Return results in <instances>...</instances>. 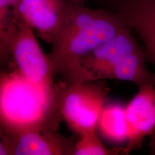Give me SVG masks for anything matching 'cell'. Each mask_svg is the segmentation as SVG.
I'll use <instances>...</instances> for the list:
<instances>
[{
	"mask_svg": "<svg viewBox=\"0 0 155 155\" xmlns=\"http://www.w3.org/2000/svg\"><path fill=\"white\" fill-rule=\"evenodd\" d=\"M129 29L109 9L71 2L63 28L48 54L54 75L63 76L97 47Z\"/></svg>",
	"mask_w": 155,
	"mask_h": 155,
	"instance_id": "1",
	"label": "cell"
},
{
	"mask_svg": "<svg viewBox=\"0 0 155 155\" xmlns=\"http://www.w3.org/2000/svg\"><path fill=\"white\" fill-rule=\"evenodd\" d=\"M61 117L55 88L29 81L16 69L0 73V124L7 134L57 129Z\"/></svg>",
	"mask_w": 155,
	"mask_h": 155,
	"instance_id": "2",
	"label": "cell"
},
{
	"mask_svg": "<svg viewBox=\"0 0 155 155\" xmlns=\"http://www.w3.org/2000/svg\"><path fill=\"white\" fill-rule=\"evenodd\" d=\"M108 88L101 81L55 84L58 112L71 131L79 136L97 131V123L106 104Z\"/></svg>",
	"mask_w": 155,
	"mask_h": 155,
	"instance_id": "3",
	"label": "cell"
},
{
	"mask_svg": "<svg viewBox=\"0 0 155 155\" xmlns=\"http://www.w3.org/2000/svg\"><path fill=\"white\" fill-rule=\"evenodd\" d=\"M131 29L110 39L71 67L63 75L68 82H94L108 75L124 57L141 48Z\"/></svg>",
	"mask_w": 155,
	"mask_h": 155,
	"instance_id": "4",
	"label": "cell"
},
{
	"mask_svg": "<svg viewBox=\"0 0 155 155\" xmlns=\"http://www.w3.org/2000/svg\"><path fill=\"white\" fill-rule=\"evenodd\" d=\"M10 55L17 71L25 78L40 86L55 88L51 63L42 50L35 31L17 22V29L10 47Z\"/></svg>",
	"mask_w": 155,
	"mask_h": 155,
	"instance_id": "5",
	"label": "cell"
},
{
	"mask_svg": "<svg viewBox=\"0 0 155 155\" xmlns=\"http://www.w3.org/2000/svg\"><path fill=\"white\" fill-rule=\"evenodd\" d=\"M70 3L68 0H15L12 14L16 22L28 25L52 45L63 28Z\"/></svg>",
	"mask_w": 155,
	"mask_h": 155,
	"instance_id": "6",
	"label": "cell"
},
{
	"mask_svg": "<svg viewBox=\"0 0 155 155\" xmlns=\"http://www.w3.org/2000/svg\"><path fill=\"white\" fill-rule=\"evenodd\" d=\"M126 22L144 45L147 61L155 68V0H103Z\"/></svg>",
	"mask_w": 155,
	"mask_h": 155,
	"instance_id": "7",
	"label": "cell"
},
{
	"mask_svg": "<svg viewBox=\"0 0 155 155\" xmlns=\"http://www.w3.org/2000/svg\"><path fill=\"white\" fill-rule=\"evenodd\" d=\"M127 141L124 154L140 148L155 131V84L139 86L137 94L125 106Z\"/></svg>",
	"mask_w": 155,
	"mask_h": 155,
	"instance_id": "8",
	"label": "cell"
},
{
	"mask_svg": "<svg viewBox=\"0 0 155 155\" xmlns=\"http://www.w3.org/2000/svg\"><path fill=\"white\" fill-rule=\"evenodd\" d=\"M74 144L57 129L7 134L9 155H73Z\"/></svg>",
	"mask_w": 155,
	"mask_h": 155,
	"instance_id": "9",
	"label": "cell"
},
{
	"mask_svg": "<svg viewBox=\"0 0 155 155\" xmlns=\"http://www.w3.org/2000/svg\"><path fill=\"white\" fill-rule=\"evenodd\" d=\"M147 57L144 48L128 54L114 66L107 79L128 81L140 86L144 84H155V73L147 69Z\"/></svg>",
	"mask_w": 155,
	"mask_h": 155,
	"instance_id": "10",
	"label": "cell"
},
{
	"mask_svg": "<svg viewBox=\"0 0 155 155\" xmlns=\"http://www.w3.org/2000/svg\"><path fill=\"white\" fill-rule=\"evenodd\" d=\"M97 131L104 140L111 144L127 143L125 106L118 102L106 103L98 118Z\"/></svg>",
	"mask_w": 155,
	"mask_h": 155,
	"instance_id": "11",
	"label": "cell"
},
{
	"mask_svg": "<svg viewBox=\"0 0 155 155\" xmlns=\"http://www.w3.org/2000/svg\"><path fill=\"white\" fill-rule=\"evenodd\" d=\"M15 0H0V66L11 57L10 47L17 29L12 14Z\"/></svg>",
	"mask_w": 155,
	"mask_h": 155,
	"instance_id": "12",
	"label": "cell"
},
{
	"mask_svg": "<svg viewBox=\"0 0 155 155\" xmlns=\"http://www.w3.org/2000/svg\"><path fill=\"white\" fill-rule=\"evenodd\" d=\"M75 143L73 155H116L124 154V147L108 148L102 141L97 131H89L79 136Z\"/></svg>",
	"mask_w": 155,
	"mask_h": 155,
	"instance_id": "13",
	"label": "cell"
},
{
	"mask_svg": "<svg viewBox=\"0 0 155 155\" xmlns=\"http://www.w3.org/2000/svg\"><path fill=\"white\" fill-rule=\"evenodd\" d=\"M0 155H9L7 146V133L0 124Z\"/></svg>",
	"mask_w": 155,
	"mask_h": 155,
	"instance_id": "14",
	"label": "cell"
},
{
	"mask_svg": "<svg viewBox=\"0 0 155 155\" xmlns=\"http://www.w3.org/2000/svg\"><path fill=\"white\" fill-rule=\"evenodd\" d=\"M150 152L151 154L155 155V134L150 136V141L149 143Z\"/></svg>",
	"mask_w": 155,
	"mask_h": 155,
	"instance_id": "15",
	"label": "cell"
},
{
	"mask_svg": "<svg viewBox=\"0 0 155 155\" xmlns=\"http://www.w3.org/2000/svg\"><path fill=\"white\" fill-rule=\"evenodd\" d=\"M68 1L73 4H78V5H85L87 0H68Z\"/></svg>",
	"mask_w": 155,
	"mask_h": 155,
	"instance_id": "16",
	"label": "cell"
},
{
	"mask_svg": "<svg viewBox=\"0 0 155 155\" xmlns=\"http://www.w3.org/2000/svg\"><path fill=\"white\" fill-rule=\"evenodd\" d=\"M0 73H1V71H0Z\"/></svg>",
	"mask_w": 155,
	"mask_h": 155,
	"instance_id": "17",
	"label": "cell"
}]
</instances>
